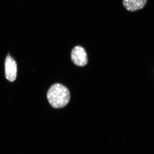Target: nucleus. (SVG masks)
Wrapping results in <instances>:
<instances>
[{
	"label": "nucleus",
	"instance_id": "nucleus-3",
	"mask_svg": "<svg viewBox=\"0 0 154 154\" xmlns=\"http://www.w3.org/2000/svg\"><path fill=\"white\" fill-rule=\"evenodd\" d=\"M6 79L11 82H14L17 77V65L15 60L11 55L6 57L5 62Z\"/></svg>",
	"mask_w": 154,
	"mask_h": 154
},
{
	"label": "nucleus",
	"instance_id": "nucleus-1",
	"mask_svg": "<svg viewBox=\"0 0 154 154\" xmlns=\"http://www.w3.org/2000/svg\"><path fill=\"white\" fill-rule=\"evenodd\" d=\"M48 102L54 108H61L68 105L70 99V94L68 88L60 84H55L48 91Z\"/></svg>",
	"mask_w": 154,
	"mask_h": 154
},
{
	"label": "nucleus",
	"instance_id": "nucleus-4",
	"mask_svg": "<svg viewBox=\"0 0 154 154\" xmlns=\"http://www.w3.org/2000/svg\"><path fill=\"white\" fill-rule=\"evenodd\" d=\"M146 3L147 0H123L125 8L131 12L143 8Z\"/></svg>",
	"mask_w": 154,
	"mask_h": 154
},
{
	"label": "nucleus",
	"instance_id": "nucleus-2",
	"mask_svg": "<svg viewBox=\"0 0 154 154\" xmlns=\"http://www.w3.org/2000/svg\"><path fill=\"white\" fill-rule=\"evenodd\" d=\"M72 60L76 65L84 66L88 62L87 53L84 48L78 45L72 49L71 52Z\"/></svg>",
	"mask_w": 154,
	"mask_h": 154
}]
</instances>
